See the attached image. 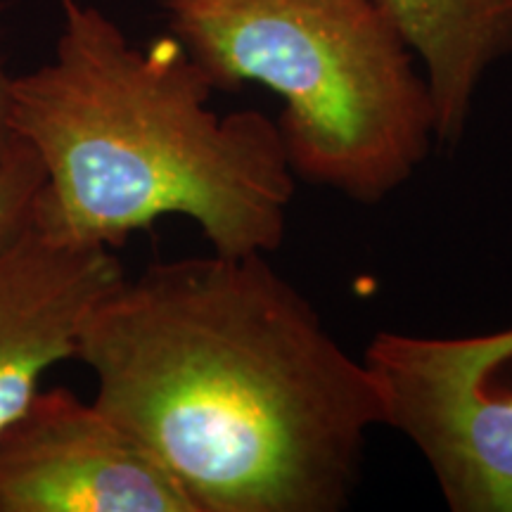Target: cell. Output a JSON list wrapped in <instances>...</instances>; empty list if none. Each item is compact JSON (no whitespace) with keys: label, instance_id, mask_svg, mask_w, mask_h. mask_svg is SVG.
Segmentation results:
<instances>
[{"label":"cell","instance_id":"obj_1","mask_svg":"<svg viewBox=\"0 0 512 512\" xmlns=\"http://www.w3.org/2000/svg\"><path fill=\"white\" fill-rule=\"evenodd\" d=\"M95 406L192 512H337L387 427L380 384L268 254L157 261L83 318Z\"/></svg>","mask_w":512,"mask_h":512},{"label":"cell","instance_id":"obj_2","mask_svg":"<svg viewBox=\"0 0 512 512\" xmlns=\"http://www.w3.org/2000/svg\"><path fill=\"white\" fill-rule=\"evenodd\" d=\"M60 5L55 57L12 81V126L46 171L36 228L114 249L185 216L214 254L280 249L297 178L275 119L211 110L214 86L176 36L138 48L98 5Z\"/></svg>","mask_w":512,"mask_h":512},{"label":"cell","instance_id":"obj_3","mask_svg":"<svg viewBox=\"0 0 512 512\" xmlns=\"http://www.w3.org/2000/svg\"><path fill=\"white\" fill-rule=\"evenodd\" d=\"M214 91L256 83L283 100L294 178L380 204L437 145L418 57L382 0H157Z\"/></svg>","mask_w":512,"mask_h":512},{"label":"cell","instance_id":"obj_4","mask_svg":"<svg viewBox=\"0 0 512 512\" xmlns=\"http://www.w3.org/2000/svg\"><path fill=\"white\" fill-rule=\"evenodd\" d=\"M363 361L387 427L430 465L453 512H512V399L472 361L465 337L384 330Z\"/></svg>","mask_w":512,"mask_h":512},{"label":"cell","instance_id":"obj_5","mask_svg":"<svg viewBox=\"0 0 512 512\" xmlns=\"http://www.w3.org/2000/svg\"><path fill=\"white\" fill-rule=\"evenodd\" d=\"M0 512H192L174 477L72 389H38L0 427Z\"/></svg>","mask_w":512,"mask_h":512},{"label":"cell","instance_id":"obj_6","mask_svg":"<svg viewBox=\"0 0 512 512\" xmlns=\"http://www.w3.org/2000/svg\"><path fill=\"white\" fill-rule=\"evenodd\" d=\"M110 247H83L34 228L0 261V427L41 389L46 370L74 358L86 313L124 280Z\"/></svg>","mask_w":512,"mask_h":512},{"label":"cell","instance_id":"obj_7","mask_svg":"<svg viewBox=\"0 0 512 512\" xmlns=\"http://www.w3.org/2000/svg\"><path fill=\"white\" fill-rule=\"evenodd\" d=\"M418 57L437 112V143L463 140L479 88L512 55V0H382Z\"/></svg>","mask_w":512,"mask_h":512},{"label":"cell","instance_id":"obj_8","mask_svg":"<svg viewBox=\"0 0 512 512\" xmlns=\"http://www.w3.org/2000/svg\"><path fill=\"white\" fill-rule=\"evenodd\" d=\"M46 185V171L34 147L15 140L0 162V261L34 228L36 204Z\"/></svg>","mask_w":512,"mask_h":512},{"label":"cell","instance_id":"obj_9","mask_svg":"<svg viewBox=\"0 0 512 512\" xmlns=\"http://www.w3.org/2000/svg\"><path fill=\"white\" fill-rule=\"evenodd\" d=\"M465 347L479 373L512 399V328L486 335H465Z\"/></svg>","mask_w":512,"mask_h":512},{"label":"cell","instance_id":"obj_10","mask_svg":"<svg viewBox=\"0 0 512 512\" xmlns=\"http://www.w3.org/2000/svg\"><path fill=\"white\" fill-rule=\"evenodd\" d=\"M12 76L3 69L0 64V162H3L5 155L10 152V147L15 145L17 133L15 126H12V105H15V98H12Z\"/></svg>","mask_w":512,"mask_h":512}]
</instances>
